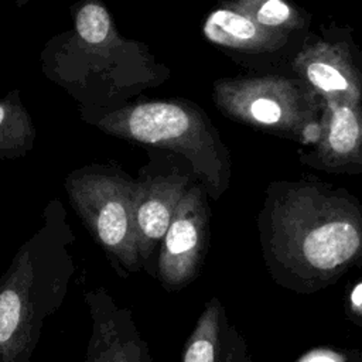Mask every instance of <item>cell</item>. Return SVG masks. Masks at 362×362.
Returning a JSON list of instances; mask_svg holds the SVG:
<instances>
[{
  "label": "cell",
  "mask_w": 362,
  "mask_h": 362,
  "mask_svg": "<svg viewBox=\"0 0 362 362\" xmlns=\"http://www.w3.org/2000/svg\"><path fill=\"white\" fill-rule=\"evenodd\" d=\"M311 160L327 165L362 164V103H324Z\"/></svg>",
  "instance_id": "11"
},
{
  "label": "cell",
  "mask_w": 362,
  "mask_h": 362,
  "mask_svg": "<svg viewBox=\"0 0 362 362\" xmlns=\"http://www.w3.org/2000/svg\"><path fill=\"white\" fill-rule=\"evenodd\" d=\"M301 362H339V359L328 352H315L313 355L305 356Z\"/></svg>",
  "instance_id": "16"
},
{
  "label": "cell",
  "mask_w": 362,
  "mask_h": 362,
  "mask_svg": "<svg viewBox=\"0 0 362 362\" xmlns=\"http://www.w3.org/2000/svg\"><path fill=\"white\" fill-rule=\"evenodd\" d=\"M296 263L328 274L346 266L362 247L361 222L339 211H321L301 221L287 238Z\"/></svg>",
  "instance_id": "9"
},
{
  "label": "cell",
  "mask_w": 362,
  "mask_h": 362,
  "mask_svg": "<svg viewBox=\"0 0 362 362\" xmlns=\"http://www.w3.org/2000/svg\"><path fill=\"white\" fill-rule=\"evenodd\" d=\"M232 334L216 300L206 304L189 335L182 362H235Z\"/></svg>",
  "instance_id": "12"
},
{
  "label": "cell",
  "mask_w": 362,
  "mask_h": 362,
  "mask_svg": "<svg viewBox=\"0 0 362 362\" xmlns=\"http://www.w3.org/2000/svg\"><path fill=\"white\" fill-rule=\"evenodd\" d=\"M288 71L324 103H362V49L349 25L332 21L311 30Z\"/></svg>",
  "instance_id": "6"
},
{
  "label": "cell",
  "mask_w": 362,
  "mask_h": 362,
  "mask_svg": "<svg viewBox=\"0 0 362 362\" xmlns=\"http://www.w3.org/2000/svg\"><path fill=\"white\" fill-rule=\"evenodd\" d=\"M215 102L229 117L283 137L314 143L322 99L290 71L252 72L215 83Z\"/></svg>",
  "instance_id": "3"
},
{
  "label": "cell",
  "mask_w": 362,
  "mask_h": 362,
  "mask_svg": "<svg viewBox=\"0 0 362 362\" xmlns=\"http://www.w3.org/2000/svg\"><path fill=\"white\" fill-rule=\"evenodd\" d=\"M202 34L252 72L288 71L308 37L267 27L228 0L206 16Z\"/></svg>",
  "instance_id": "7"
},
{
  "label": "cell",
  "mask_w": 362,
  "mask_h": 362,
  "mask_svg": "<svg viewBox=\"0 0 362 362\" xmlns=\"http://www.w3.org/2000/svg\"><path fill=\"white\" fill-rule=\"evenodd\" d=\"M34 129L17 106L0 102V158L24 156L33 147Z\"/></svg>",
  "instance_id": "14"
},
{
  "label": "cell",
  "mask_w": 362,
  "mask_h": 362,
  "mask_svg": "<svg viewBox=\"0 0 362 362\" xmlns=\"http://www.w3.org/2000/svg\"><path fill=\"white\" fill-rule=\"evenodd\" d=\"M249 13L259 23L290 34L307 37L311 14L291 0H228Z\"/></svg>",
  "instance_id": "13"
},
{
  "label": "cell",
  "mask_w": 362,
  "mask_h": 362,
  "mask_svg": "<svg viewBox=\"0 0 362 362\" xmlns=\"http://www.w3.org/2000/svg\"><path fill=\"white\" fill-rule=\"evenodd\" d=\"M351 304L354 305V308L362 310V283L354 288L351 294Z\"/></svg>",
  "instance_id": "17"
},
{
  "label": "cell",
  "mask_w": 362,
  "mask_h": 362,
  "mask_svg": "<svg viewBox=\"0 0 362 362\" xmlns=\"http://www.w3.org/2000/svg\"><path fill=\"white\" fill-rule=\"evenodd\" d=\"M98 126L110 134L181 154L214 199L228 188V150L199 109L174 102H147L116 112Z\"/></svg>",
  "instance_id": "2"
},
{
  "label": "cell",
  "mask_w": 362,
  "mask_h": 362,
  "mask_svg": "<svg viewBox=\"0 0 362 362\" xmlns=\"http://www.w3.org/2000/svg\"><path fill=\"white\" fill-rule=\"evenodd\" d=\"M76 31L88 44H102L110 33V18L98 1L83 4L76 14Z\"/></svg>",
  "instance_id": "15"
},
{
  "label": "cell",
  "mask_w": 362,
  "mask_h": 362,
  "mask_svg": "<svg viewBox=\"0 0 362 362\" xmlns=\"http://www.w3.org/2000/svg\"><path fill=\"white\" fill-rule=\"evenodd\" d=\"M69 204L96 243L129 273L141 270L134 223L136 180L122 168L92 164L65 178Z\"/></svg>",
  "instance_id": "4"
},
{
  "label": "cell",
  "mask_w": 362,
  "mask_h": 362,
  "mask_svg": "<svg viewBox=\"0 0 362 362\" xmlns=\"http://www.w3.org/2000/svg\"><path fill=\"white\" fill-rule=\"evenodd\" d=\"M206 189L197 180L175 208L171 223L161 240L157 279L168 290H180L199 273L209 238Z\"/></svg>",
  "instance_id": "8"
},
{
  "label": "cell",
  "mask_w": 362,
  "mask_h": 362,
  "mask_svg": "<svg viewBox=\"0 0 362 362\" xmlns=\"http://www.w3.org/2000/svg\"><path fill=\"white\" fill-rule=\"evenodd\" d=\"M40 228L18 247L0 279V362H30L42 325L62 305L75 273V235L52 199Z\"/></svg>",
  "instance_id": "1"
},
{
  "label": "cell",
  "mask_w": 362,
  "mask_h": 362,
  "mask_svg": "<svg viewBox=\"0 0 362 362\" xmlns=\"http://www.w3.org/2000/svg\"><path fill=\"white\" fill-rule=\"evenodd\" d=\"M134 188V223L141 270L157 279L158 250L175 208L198 178L189 161L177 153L148 154Z\"/></svg>",
  "instance_id": "5"
},
{
  "label": "cell",
  "mask_w": 362,
  "mask_h": 362,
  "mask_svg": "<svg viewBox=\"0 0 362 362\" xmlns=\"http://www.w3.org/2000/svg\"><path fill=\"white\" fill-rule=\"evenodd\" d=\"M85 300L92 320L85 362H153L129 310L103 288L88 291Z\"/></svg>",
  "instance_id": "10"
}]
</instances>
